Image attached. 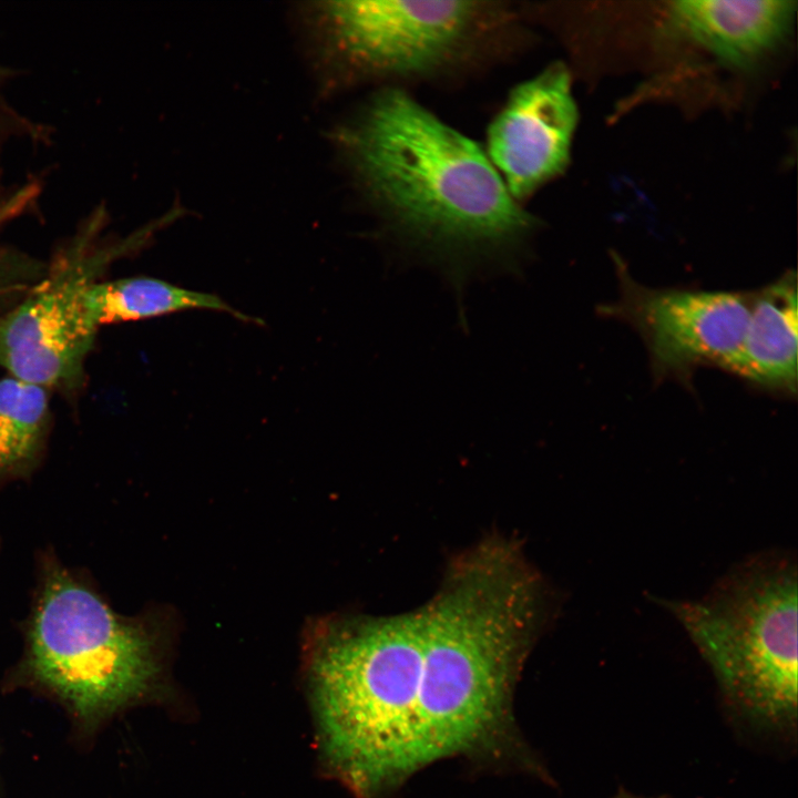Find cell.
<instances>
[{
  "mask_svg": "<svg viewBox=\"0 0 798 798\" xmlns=\"http://www.w3.org/2000/svg\"><path fill=\"white\" fill-rule=\"evenodd\" d=\"M49 391L11 375L0 378V478L38 458L52 420Z\"/></svg>",
  "mask_w": 798,
  "mask_h": 798,
  "instance_id": "12",
  "label": "cell"
},
{
  "mask_svg": "<svg viewBox=\"0 0 798 798\" xmlns=\"http://www.w3.org/2000/svg\"><path fill=\"white\" fill-rule=\"evenodd\" d=\"M181 214L175 206L129 236L105 242V213L94 212L59 250L42 280L0 315V367L48 390L79 389L99 330L85 306L90 288L113 262L142 248Z\"/></svg>",
  "mask_w": 798,
  "mask_h": 798,
  "instance_id": "4",
  "label": "cell"
},
{
  "mask_svg": "<svg viewBox=\"0 0 798 798\" xmlns=\"http://www.w3.org/2000/svg\"><path fill=\"white\" fill-rule=\"evenodd\" d=\"M797 276L788 272L751 293L736 375L768 390H797Z\"/></svg>",
  "mask_w": 798,
  "mask_h": 798,
  "instance_id": "10",
  "label": "cell"
},
{
  "mask_svg": "<svg viewBox=\"0 0 798 798\" xmlns=\"http://www.w3.org/2000/svg\"><path fill=\"white\" fill-rule=\"evenodd\" d=\"M790 0H682L672 24L720 61L745 66L778 44L796 12Z\"/></svg>",
  "mask_w": 798,
  "mask_h": 798,
  "instance_id": "9",
  "label": "cell"
},
{
  "mask_svg": "<svg viewBox=\"0 0 798 798\" xmlns=\"http://www.w3.org/2000/svg\"><path fill=\"white\" fill-rule=\"evenodd\" d=\"M618 276L620 297L602 313L637 330L657 375L683 378L702 365L734 372L751 293L651 288Z\"/></svg>",
  "mask_w": 798,
  "mask_h": 798,
  "instance_id": "7",
  "label": "cell"
},
{
  "mask_svg": "<svg viewBox=\"0 0 798 798\" xmlns=\"http://www.w3.org/2000/svg\"><path fill=\"white\" fill-rule=\"evenodd\" d=\"M472 1H315L296 9L320 89L368 74H417L448 61L473 33Z\"/></svg>",
  "mask_w": 798,
  "mask_h": 798,
  "instance_id": "6",
  "label": "cell"
},
{
  "mask_svg": "<svg viewBox=\"0 0 798 798\" xmlns=\"http://www.w3.org/2000/svg\"><path fill=\"white\" fill-rule=\"evenodd\" d=\"M34 676L83 719L142 696L155 675L149 636L62 572L50 575L29 633Z\"/></svg>",
  "mask_w": 798,
  "mask_h": 798,
  "instance_id": "5",
  "label": "cell"
},
{
  "mask_svg": "<svg viewBox=\"0 0 798 798\" xmlns=\"http://www.w3.org/2000/svg\"><path fill=\"white\" fill-rule=\"evenodd\" d=\"M797 565L760 555L733 569L698 601L662 600L725 694L766 727L796 723Z\"/></svg>",
  "mask_w": 798,
  "mask_h": 798,
  "instance_id": "3",
  "label": "cell"
},
{
  "mask_svg": "<svg viewBox=\"0 0 798 798\" xmlns=\"http://www.w3.org/2000/svg\"><path fill=\"white\" fill-rule=\"evenodd\" d=\"M34 195V187H24L0 205V227L20 213Z\"/></svg>",
  "mask_w": 798,
  "mask_h": 798,
  "instance_id": "13",
  "label": "cell"
},
{
  "mask_svg": "<svg viewBox=\"0 0 798 798\" xmlns=\"http://www.w3.org/2000/svg\"><path fill=\"white\" fill-rule=\"evenodd\" d=\"M337 142L365 193L456 293L520 267L531 216L473 141L405 92L375 95Z\"/></svg>",
  "mask_w": 798,
  "mask_h": 798,
  "instance_id": "2",
  "label": "cell"
},
{
  "mask_svg": "<svg viewBox=\"0 0 798 798\" xmlns=\"http://www.w3.org/2000/svg\"><path fill=\"white\" fill-rule=\"evenodd\" d=\"M311 673L325 754L366 798L485 745L508 719L500 684L424 605L331 627Z\"/></svg>",
  "mask_w": 798,
  "mask_h": 798,
  "instance_id": "1",
  "label": "cell"
},
{
  "mask_svg": "<svg viewBox=\"0 0 798 798\" xmlns=\"http://www.w3.org/2000/svg\"><path fill=\"white\" fill-rule=\"evenodd\" d=\"M576 119L570 75L561 63L512 91L489 127L488 147L513 197L530 195L565 167Z\"/></svg>",
  "mask_w": 798,
  "mask_h": 798,
  "instance_id": "8",
  "label": "cell"
},
{
  "mask_svg": "<svg viewBox=\"0 0 798 798\" xmlns=\"http://www.w3.org/2000/svg\"><path fill=\"white\" fill-rule=\"evenodd\" d=\"M614 798H640V797L631 796V795H627V794H620V795H617V796L614 797Z\"/></svg>",
  "mask_w": 798,
  "mask_h": 798,
  "instance_id": "14",
  "label": "cell"
},
{
  "mask_svg": "<svg viewBox=\"0 0 798 798\" xmlns=\"http://www.w3.org/2000/svg\"><path fill=\"white\" fill-rule=\"evenodd\" d=\"M85 306L96 328L192 309L225 313L242 321L263 324L216 295L185 289L146 276L99 280L90 288Z\"/></svg>",
  "mask_w": 798,
  "mask_h": 798,
  "instance_id": "11",
  "label": "cell"
}]
</instances>
